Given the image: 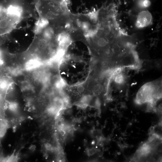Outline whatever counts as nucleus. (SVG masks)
<instances>
[{"label":"nucleus","instance_id":"1","mask_svg":"<svg viewBox=\"0 0 162 162\" xmlns=\"http://www.w3.org/2000/svg\"><path fill=\"white\" fill-rule=\"evenodd\" d=\"M20 17V15L12 14L7 8L0 7V36L10 32Z\"/></svg>","mask_w":162,"mask_h":162},{"label":"nucleus","instance_id":"2","mask_svg":"<svg viewBox=\"0 0 162 162\" xmlns=\"http://www.w3.org/2000/svg\"><path fill=\"white\" fill-rule=\"evenodd\" d=\"M152 20V16L150 12L148 10L141 11L137 16L136 26L139 28L146 27L151 25Z\"/></svg>","mask_w":162,"mask_h":162},{"label":"nucleus","instance_id":"3","mask_svg":"<svg viewBox=\"0 0 162 162\" xmlns=\"http://www.w3.org/2000/svg\"><path fill=\"white\" fill-rule=\"evenodd\" d=\"M54 31L50 27H46L42 32V37L47 41L52 40L54 36Z\"/></svg>","mask_w":162,"mask_h":162},{"label":"nucleus","instance_id":"4","mask_svg":"<svg viewBox=\"0 0 162 162\" xmlns=\"http://www.w3.org/2000/svg\"><path fill=\"white\" fill-rule=\"evenodd\" d=\"M92 89L95 94L99 95L103 92L104 88L103 85L101 83L95 82L93 83Z\"/></svg>","mask_w":162,"mask_h":162},{"label":"nucleus","instance_id":"5","mask_svg":"<svg viewBox=\"0 0 162 162\" xmlns=\"http://www.w3.org/2000/svg\"><path fill=\"white\" fill-rule=\"evenodd\" d=\"M48 44V41L42 37L38 38L37 42V47L41 50H45Z\"/></svg>","mask_w":162,"mask_h":162},{"label":"nucleus","instance_id":"6","mask_svg":"<svg viewBox=\"0 0 162 162\" xmlns=\"http://www.w3.org/2000/svg\"><path fill=\"white\" fill-rule=\"evenodd\" d=\"M113 78L116 83L119 84L123 83L125 80V77L122 73L115 75Z\"/></svg>","mask_w":162,"mask_h":162},{"label":"nucleus","instance_id":"7","mask_svg":"<svg viewBox=\"0 0 162 162\" xmlns=\"http://www.w3.org/2000/svg\"><path fill=\"white\" fill-rule=\"evenodd\" d=\"M151 4L149 0H140L138 4L140 7L142 8H147L149 7Z\"/></svg>","mask_w":162,"mask_h":162},{"label":"nucleus","instance_id":"8","mask_svg":"<svg viewBox=\"0 0 162 162\" xmlns=\"http://www.w3.org/2000/svg\"><path fill=\"white\" fill-rule=\"evenodd\" d=\"M24 81L25 82L28 84L32 83L34 78L32 74H27L24 77Z\"/></svg>","mask_w":162,"mask_h":162},{"label":"nucleus","instance_id":"9","mask_svg":"<svg viewBox=\"0 0 162 162\" xmlns=\"http://www.w3.org/2000/svg\"><path fill=\"white\" fill-rule=\"evenodd\" d=\"M32 74L34 79H39L40 77V72L37 70H35L33 71Z\"/></svg>","mask_w":162,"mask_h":162},{"label":"nucleus","instance_id":"10","mask_svg":"<svg viewBox=\"0 0 162 162\" xmlns=\"http://www.w3.org/2000/svg\"><path fill=\"white\" fill-rule=\"evenodd\" d=\"M33 84L36 86H38L41 83V80L40 79H35L34 80L32 83Z\"/></svg>","mask_w":162,"mask_h":162},{"label":"nucleus","instance_id":"11","mask_svg":"<svg viewBox=\"0 0 162 162\" xmlns=\"http://www.w3.org/2000/svg\"><path fill=\"white\" fill-rule=\"evenodd\" d=\"M44 1H50L59 3H67L66 0H43Z\"/></svg>","mask_w":162,"mask_h":162},{"label":"nucleus","instance_id":"12","mask_svg":"<svg viewBox=\"0 0 162 162\" xmlns=\"http://www.w3.org/2000/svg\"><path fill=\"white\" fill-rule=\"evenodd\" d=\"M84 87L82 85L79 86L77 88V90L79 92H82L84 91Z\"/></svg>","mask_w":162,"mask_h":162}]
</instances>
